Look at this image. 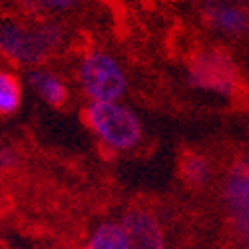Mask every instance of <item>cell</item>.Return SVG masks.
Listing matches in <instances>:
<instances>
[{
  "instance_id": "6da1fadb",
  "label": "cell",
  "mask_w": 249,
  "mask_h": 249,
  "mask_svg": "<svg viewBox=\"0 0 249 249\" xmlns=\"http://www.w3.org/2000/svg\"><path fill=\"white\" fill-rule=\"evenodd\" d=\"M64 40V30L54 22L22 24L6 20L0 24V54L24 66L42 64Z\"/></svg>"
},
{
  "instance_id": "7a4b0ae2",
  "label": "cell",
  "mask_w": 249,
  "mask_h": 249,
  "mask_svg": "<svg viewBox=\"0 0 249 249\" xmlns=\"http://www.w3.org/2000/svg\"><path fill=\"white\" fill-rule=\"evenodd\" d=\"M84 120L94 136L114 152H128L142 140L140 118L120 102H90Z\"/></svg>"
},
{
  "instance_id": "3957f363",
  "label": "cell",
  "mask_w": 249,
  "mask_h": 249,
  "mask_svg": "<svg viewBox=\"0 0 249 249\" xmlns=\"http://www.w3.org/2000/svg\"><path fill=\"white\" fill-rule=\"evenodd\" d=\"M78 80L90 102H120L128 88V78L120 62L102 50H92L82 58Z\"/></svg>"
},
{
  "instance_id": "277c9868",
  "label": "cell",
  "mask_w": 249,
  "mask_h": 249,
  "mask_svg": "<svg viewBox=\"0 0 249 249\" xmlns=\"http://www.w3.org/2000/svg\"><path fill=\"white\" fill-rule=\"evenodd\" d=\"M188 84L197 90L231 96L239 86V72L230 52L223 48H207L190 60Z\"/></svg>"
},
{
  "instance_id": "5b68a950",
  "label": "cell",
  "mask_w": 249,
  "mask_h": 249,
  "mask_svg": "<svg viewBox=\"0 0 249 249\" xmlns=\"http://www.w3.org/2000/svg\"><path fill=\"white\" fill-rule=\"evenodd\" d=\"M221 201L233 237L241 249H249V152L227 170L221 185Z\"/></svg>"
},
{
  "instance_id": "8992f818",
  "label": "cell",
  "mask_w": 249,
  "mask_h": 249,
  "mask_svg": "<svg viewBox=\"0 0 249 249\" xmlns=\"http://www.w3.org/2000/svg\"><path fill=\"white\" fill-rule=\"evenodd\" d=\"M201 14L207 26L223 36L249 34V0H205Z\"/></svg>"
},
{
  "instance_id": "52a82bcc",
  "label": "cell",
  "mask_w": 249,
  "mask_h": 249,
  "mask_svg": "<svg viewBox=\"0 0 249 249\" xmlns=\"http://www.w3.org/2000/svg\"><path fill=\"white\" fill-rule=\"evenodd\" d=\"M120 225L126 231L130 249H168L160 221L146 210L134 207L126 212Z\"/></svg>"
},
{
  "instance_id": "ba28073f",
  "label": "cell",
  "mask_w": 249,
  "mask_h": 249,
  "mask_svg": "<svg viewBox=\"0 0 249 249\" xmlns=\"http://www.w3.org/2000/svg\"><path fill=\"white\" fill-rule=\"evenodd\" d=\"M28 84L50 106H62L68 98L66 84L56 72L46 68H32L28 72Z\"/></svg>"
},
{
  "instance_id": "9c48e42d",
  "label": "cell",
  "mask_w": 249,
  "mask_h": 249,
  "mask_svg": "<svg viewBox=\"0 0 249 249\" xmlns=\"http://www.w3.org/2000/svg\"><path fill=\"white\" fill-rule=\"evenodd\" d=\"M86 249H130L126 231L120 223H100L88 239Z\"/></svg>"
},
{
  "instance_id": "30bf717a",
  "label": "cell",
  "mask_w": 249,
  "mask_h": 249,
  "mask_svg": "<svg viewBox=\"0 0 249 249\" xmlns=\"http://www.w3.org/2000/svg\"><path fill=\"white\" fill-rule=\"evenodd\" d=\"M212 161L201 154H185L181 160V178L192 188H201L212 179Z\"/></svg>"
},
{
  "instance_id": "8fae6325",
  "label": "cell",
  "mask_w": 249,
  "mask_h": 249,
  "mask_svg": "<svg viewBox=\"0 0 249 249\" xmlns=\"http://www.w3.org/2000/svg\"><path fill=\"white\" fill-rule=\"evenodd\" d=\"M22 104V88L14 74L0 70V116L14 114Z\"/></svg>"
},
{
  "instance_id": "7c38bea8",
  "label": "cell",
  "mask_w": 249,
  "mask_h": 249,
  "mask_svg": "<svg viewBox=\"0 0 249 249\" xmlns=\"http://www.w3.org/2000/svg\"><path fill=\"white\" fill-rule=\"evenodd\" d=\"M32 2L40 8V10H52V12H62L72 8L78 0H32Z\"/></svg>"
},
{
  "instance_id": "4fadbf2b",
  "label": "cell",
  "mask_w": 249,
  "mask_h": 249,
  "mask_svg": "<svg viewBox=\"0 0 249 249\" xmlns=\"http://www.w3.org/2000/svg\"><path fill=\"white\" fill-rule=\"evenodd\" d=\"M20 163V156L10 146H0V170H12Z\"/></svg>"
}]
</instances>
